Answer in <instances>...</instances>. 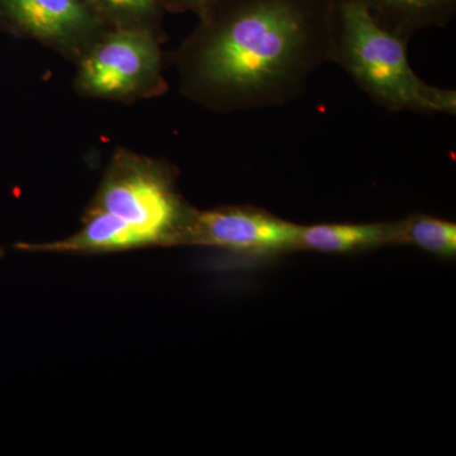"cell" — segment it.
<instances>
[{"label": "cell", "instance_id": "2", "mask_svg": "<svg viewBox=\"0 0 456 456\" xmlns=\"http://www.w3.org/2000/svg\"><path fill=\"white\" fill-rule=\"evenodd\" d=\"M407 46L378 25L360 0H335L331 64L389 112L455 116V90L424 82L408 62Z\"/></svg>", "mask_w": 456, "mask_h": 456}, {"label": "cell", "instance_id": "7", "mask_svg": "<svg viewBox=\"0 0 456 456\" xmlns=\"http://www.w3.org/2000/svg\"><path fill=\"white\" fill-rule=\"evenodd\" d=\"M375 22L410 44L425 29L445 27L456 14V0H360Z\"/></svg>", "mask_w": 456, "mask_h": 456}, {"label": "cell", "instance_id": "9", "mask_svg": "<svg viewBox=\"0 0 456 456\" xmlns=\"http://www.w3.org/2000/svg\"><path fill=\"white\" fill-rule=\"evenodd\" d=\"M393 244L416 246L428 253L452 257L456 254L454 222L426 215L410 216L393 222Z\"/></svg>", "mask_w": 456, "mask_h": 456}, {"label": "cell", "instance_id": "11", "mask_svg": "<svg viewBox=\"0 0 456 456\" xmlns=\"http://www.w3.org/2000/svg\"><path fill=\"white\" fill-rule=\"evenodd\" d=\"M165 12L191 13L198 20H206L217 8L222 0H160Z\"/></svg>", "mask_w": 456, "mask_h": 456}, {"label": "cell", "instance_id": "6", "mask_svg": "<svg viewBox=\"0 0 456 456\" xmlns=\"http://www.w3.org/2000/svg\"><path fill=\"white\" fill-rule=\"evenodd\" d=\"M299 226L254 207L196 209L183 245L220 248L233 254H278L296 248Z\"/></svg>", "mask_w": 456, "mask_h": 456}, {"label": "cell", "instance_id": "1", "mask_svg": "<svg viewBox=\"0 0 456 456\" xmlns=\"http://www.w3.org/2000/svg\"><path fill=\"white\" fill-rule=\"evenodd\" d=\"M335 0H222L174 53L183 94L220 113L281 107L331 62Z\"/></svg>", "mask_w": 456, "mask_h": 456}, {"label": "cell", "instance_id": "3", "mask_svg": "<svg viewBox=\"0 0 456 456\" xmlns=\"http://www.w3.org/2000/svg\"><path fill=\"white\" fill-rule=\"evenodd\" d=\"M86 208L118 221L146 248L183 245L196 211L180 194L175 165L123 147L114 152Z\"/></svg>", "mask_w": 456, "mask_h": 456}, {"label": "cell", "instance_id": "8", "mask_svg": "<svg viewBox=\"0 0 456 456\" xmlns=\"http://www.w3.org/2000/svg\"><path fill=\"white\" fill-rule=\"evenodd\" d=\"M388 224H320L299 226L296 248L320 253H350L393 244Z\"/></svg>", "mask_w": 456, "mask_h": 456}, {"label": "cell", "instance_id": "5", "mask_svg": "<svg viewBox=\"0 0 456 456\" xmlns=\"http://www.w3.org/2000/svg\"><path fill=\"white\" fill-rule=\"evenodd\" d=\"M0 23L74 64L110 28L83 0H0Z\"/></svg>", "mask_w": 456, "mask_h": 456}, {"label": "cell", "instance_id": "10", "mask_svg": "<svg viewBox=\"0 0 456 456\" xmlns=\"http://www.w3.org/2000/svg\"><path fill=\"white\" fill-rule=\"evenodd\" d=\"M110 28L160 29L161 18L165 13L160 0H83Z\"/></svg>", "mask_w": 456, "mask_h": 456}, {"label": "cell", "instance_id": "4", "mask_svg": "<svg viewBox=\"0 0 456 456\" xmlns=\"http://www.w3.org/2000/svg\"><path fill=\"white\" fill-rule=\"evenodd\" d=\"M160 29L107 28L77 62L74 88L84 98L132 102L167 90Z\"/></svg>", "mask_w": 456, "mask_h": 456}]
</instances>
